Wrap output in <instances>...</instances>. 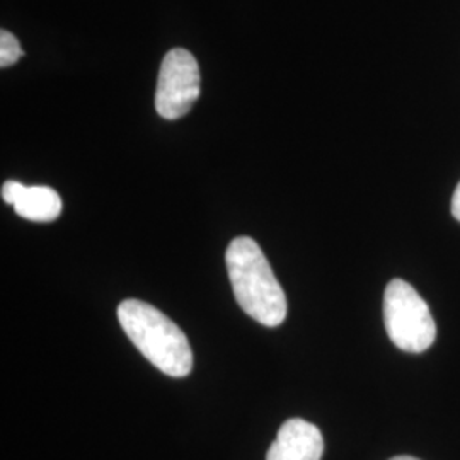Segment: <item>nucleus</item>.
Instances as JSON below:
<instances>
[{
	"label": "nucleus",
	"instance_id": "obj_1",
	"mask_svg": "<svg viewBox=\"0 0 460 460\" xmlns=\"http://www.w3.org/2000/svg\"><path fill=\"white\" fill-rule=\"evenodd\" d=\"M226 264L241 309L266 328L279 326L287 317V296L258 243L251 237L234 239Z\"/></svg>",
	"mask_w": 460,
	"mask_h": 460
},
{
	"label": "nucleus",
	"instance_id": "obj_2",
	"mask_svg": "<svg viewBox=\"0 0 460 460\" xmlns=\"http://www.w3.org/2000/svg\"><path fill=\"white\" fill-rule=\"evenodd\" d=\"M118 321L137 349L169 377H186L193 351L182 329L147 302L128 298L118 305Z\"/></svg>",
	"mask_w": 460,
	"mask_h": 460
},
{
	"label": "nucleus",
	"instance_id": "obj_3",
	"mask_svg": "<svg viewBox=\"0 0 460 460\" xmlns=\"http://www.w3.org/2000/svg\"><path fill=\"white\" fill-rule=\"evenodd\" d=\"M384 324L391 341L408 353L427 351L437 336L427 302L404 279H393L385 288Z\"/></svg>",
	"mask_w": 460,
	"mask_h": 460
},
{
	"label": "nucleus",
	"instance_id": "obj_4",
	"mask_svg": "<svg viewBox=\"0 0 460 460\" xmlns=\"http://www.w3.org/2000/svg\"><path fill=\"white\" fill-rule=\"evenodd\" d=\"M199 66L184 49L165 53L155 89V110L164 119H180L199 98Z\"/></svg>",
	"mask_w": 460,
	"mask_h": 460
},
{
	"label": "nucleus",
	"instance_id": "obj_5",
	"mask_svg": "<svg viewBox=\"0 0 460 460\" xmlns=\"http://www.w3.org/2000/svg\"><path fill=\"white\" fill-rule=\"evenodd\" d=\"M323 452L324 440L319 428L305 420L292 418L279 427L266 460H321Z\"/></svg>",
	"mask_w": 460,
	"mask_h": 460
},
{
	"label": "nucleus",
	"instance_id": "obj_6",
	"mask_svg": "<svg viewBox=\"0 0 460 460\" xmlns=\"http://www.w3.org/2000/svg\"><path fill=\"white\" fill-rule=\"evenodd\" d=\"M14 210L31 222H53L62 214V198L49 186H28Z\"/></svg>",
	"mask_w": 460,
	"mask_h": 460
},
{
	"label": "nucleus",
	"instance_id": "obj_7",
	"mask_svg": "<svg viewBox=\"0 0 460 460\" xmlns=\"http://www.w3.org/2000/svg\"><path fill=\"white\" fill-rule=\"evenodd\" d=\"M22 55L24 51L21 49L16 36L7 30H2L0 31V66L7 68L14 66Z\"/></svg>",
	"mask_w": 460,
	"mask_h": 460
},
{
	"label": "nucleus",
	"instance_id": "obj_8",
	"mask_svg": "<svg viewBox=\"0 0 460 460\" xmlns=\"http://www.w3.org/2000/svg\"><path fill=\"white\" fill-rule=\"evenodd\" d=\"M26 188H28V186H24L22 182L5 181L2 184L0 195H2V199H4L7 205H13V207H14L17 201H19V198L22 197V193H24Z\"/></svg>",
	"mask_w": 460,
	"mask_h": 460
},
{
	"label": "nucleus",
	"instance_id": "obj_9",
	"mask_svg": "<svg viewBox=\"0 0 460 460\" xmlns=\"http://www.w3.org/2000/svg\"><path fill=\"white\" fill-rule=\"evenodd\" d=\"M450 208H452V215H454V218L460 222V182L457 184L456 191H454V197H452V207H450Z\"/></svg>",
	"mask_w": 460,
	"mask_h": 460
},
{
	"label": "nucleus",
	"instance_id": "obj_10",
	"mask_svg": "<svg viewBox=\"0 0 460 460\" xmlns=\"http://www.w3.org/2000/svg\"><path fill=\"white\" fill-rule=\"evenodd\" d=\"M391 460H420L414 459V457H410V456H399V457H394V459Z\"/></svg>",
	"mask_w": 460,
	"mask_h": 460
}]
</instances>
